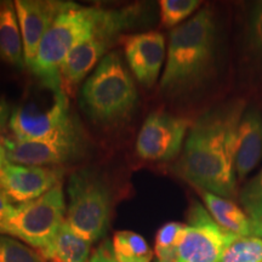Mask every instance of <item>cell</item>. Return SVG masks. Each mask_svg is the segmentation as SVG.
<instances>
[{"label": "cell", "mask_w": 262, "mask_h": 262, "mask_svg": "<svg viewBox=\"0 0 262 262\" xmlns=\"http://www.w3.org/2000/svg\"><path fill=\"white\" fill-rule=\"evenodd\" d=\"M244 110L243 101H231L195 120L176 164V172L185 181L231 201L237 196L235 155Z\"/></svg>", "instance_id": "1"}, {"label": "cell", "mask_w": 262, "mask_h": 262, "mask_svg": "<svg viewBox=\"0 0 262 262\" xmlns=\"http://www.w3.org/2000/svg\"><path fill=\"white\" fill-rule=\"evenodd\" d=\"M215 15L204 8L170 32L166 63L160 79V91L181 96L196 89L210 77L216 56Z\"/></svg>", "instance_id": "2"}, {"label": "cell", "mask_w": 262, "mask_h": 262, "mask_svg": "<svg viewBox=\"0 0 262 262\" xmlns=\"http://www.w3.org/2000/svg\"><path fill=\"white\" fill-rule=\"evenodd\" d=\"M137 104L135 81L118 51L97 64L81 89V106L94 123L116 126L127 120Z\"/></svg>", "instance_id": "3"}, {"label": "cell", "mask_w": 262, "mask_h": 262, "mask_svg": "<svg viewBox=\"0 0 262 262\" xmlns=\"http://www.w3.org/2000/svg\"><path fill=\"white\" fill-rule=\"evenodd\" d=\"M102 10L71 3L58 15L41 39L34 62L29 68L39 83L52 89H63L62 64L74 45L93 31Z\"/></svg>", "instance_id": "4"}, {"label": "cell", "mask_w": 262, "mask_h": 262, "mask_svg": "<svg viewBox=\"0 0 262 262\" xmlns=\"http://www.w3.org/2000/svg\"><path fill=\"white\" fill-rule=\"evenodd\" d=\"M67 224L89 243L106 233L112 211V196L107 183L96 171L81 169L71 175L67 186Z\"/></svg>", "instance_id": "5"}, {"label": "cell", "mask_w": 262, "mask_h": 262, "mask_svg": "<svg viewBox=\"0 0 262 262\" xmlns=\"http://www.w3.org/2000/svg\"><path fill=\"white\" fill-rule=\"evenodd\" d=\"M140 15L137 6L119 10H102L97 24L89 34L80 39L67 55L61 67L62 83L77 85L111 52L123 31L131 27Z\"/></svg>", "instance_id": "6"}, {"label": "cell", "mask_w": 262, "mask_h": 262, "mask_svg": "<svg viewBox=\"0 0 262 262\" xmlns=\"http://www.w3.org/2000/svg\"><path fill=\"white\" fill-rule=\"evenodd\" d=\"M64 195L62 185L34 201L14 206L0 222V234L10 235L38 253L44 250L64 222Z\"/></svg>", "instance_id": "7"}, {"label": "cell", "mask_w": 262, "mask_h": 262, "mask_svg": "<svg viewBox=\"0 0 262 262\" xmlns=\"http://www.w3.org/2000/svg\"><path fill=\"white\" fill-rule=\"evenodd\" d=\"M64 89L39 83L35 94L25 97L11 112L9 127L17 141L47 139L74 122Z\"/></svg>", "instance_id": "8"}, {"label": "cell", "mask_w": 262, "mask_h": 262, "mask_svg": "<svg viewBox=\"0 0 262 262\" xmlns=\"http://www.w3.org/2000/svg\"><path fill=\"white\" fill-rule=\"evenodd\" d=\"M9 163L28 166H60L84 155L86 140L77 120L47 139L17 141L2 137Z\"/></svg>", "instance_id": "9"}, {"label": "cell", "mask_w": 262, "mask_h": 262, "mask_svg": "<svg viewBox=\"0 0 262 262\" xmlns=\"http://www.w3.org/2000/svg\"><path fill=\"white\" fill-rule=\"evenodd\" d=\"M235 237L216 224L204 206L193 202L179 245L178 262H221L225 250Z\"/></svg>", "instance_id": "10"}, {"label": "cell", "mask_w": 262, "mask_h": 262, "mask_svg": "<svg viewBox=\"0 0 262 262\" xmlns=\"http://www.w3.org/2000/svg\"><path fill=\"white\" fill-rule=\"evenodd\" d=\"M189 129L186 118L163 111L148 114L136 140V153L147 162H170L182 152Z\"/></svg>", "instance_id": "11"}, {"label": "cell", "mask_w": 262, "mask_h": 262, "mask_svg": "<svg viewBox=\"0 0 262 262\" xmlns=\"http://www.w3.org/2000/svg\"><path fill=\"white\" fill-rule=\"evenodd\" d=\"M62 166H28L8 163L0 172V191L11 203L34 201L62 185Z\"/></svg>", "instance_id": "12"}, {"label": "cell", "mask_w": 262, "mask_h": 262, "mask_svg": "<svg viewBox=\"0 0 262 262\" xmlns=\"http://www.w3.org/2000/svg\"><path fill=\"white\" fill-rule=\"evenodd\" d=\"M71 2L58 0H16L22 42H24L25 62L28 68L34 62L38 48L45 33L49 31L58 15L70 6Z\"/></svg>", "instance_id": "13"}, {"label": "cell", "mask_w": 262, "mask_h": 262, "mask_svg": "<svg viewBox=\"0 0 262 262\" xmlns=\"http://www.w3.org/2000/svg\"><path fill=\"white\" fill-rule=\"evenodd\" d=\"M119 41L130 70L140 84L152 88L158 80L165 58V39L159 32L122 35Z\"/></svg>", "instance_id": "14"}, {"label": "cell", "mask_w": 262, "mask_h": 262, "mask_svg": "<svg viewBox=\"0 0 262 262\" xmlns=\"http://www.w3.org/2000/svg\"><path fill=\"white\" fill-rule=\"evenodd\" d=\"M262 160V113L256 107L245 108L238 127L235 172L244 181Z\"/></svg>", "instance_id": "15"}, {"label": "cell", "mask_w": 262, "mask_h": 262, "mask_svg": "<svg viewBox=\"0 0 262 262\" xmlns=\"http://www.w3.org/2000/svg\"><path fill=\"white\" fill-rule=\"evenodd\" d=\"M0 61L16 68L26 66L15 3L10 0L0 2Z\"/></svg>", "instance_id": "16"}, {"label": "cell", "mask_w": 262, "mask_h": 262, "mask_svg": "<svg viewBox=\"0 0 262 262\" xmlns=\"http://www.w3.org/2000/svg\"><path fill=\"white\" fill-rule=\"evenodd\" d=\"M90 245L64 221L51 243L38 254L48 262H89Z\"/></svg>", "instance_id": "17"}, {"label": "cell", "mask_w": 262, "mask_h": 262, "mask_svg": "<svg viewBox=\"0 0 262 262\" xmlns=\"http://www.w3.org/2000/svg\"><path fill=\"white\" fill-rule=\"evenodd\" d=\"M206 210L220 227L235 235H251L250 217L231 199L201 191Z\"/></svg>", "instance_id": "18"}, {"label": "cell", "mask_w": 262, "mask_h": 262, "mask_svg": "<svg viewBox=\"0 0 262 262\" xmlns=\"http://www.w3.org/2000/svg\"><path fill=\"white\" fill-rule=\"evenodd\" d=\"M112 251L118 262H150L155 256L146 239L133 231L116 232Z\"/></svg>", "instance_id": "19"}, {"label": "cell", "mask_w": 262, "mask_h": 262, "mask_svg": "<svg viewBox=\"0 0 262 262\" xmlns=\"http://www.w3.org/2000/svg\"><path fill=\"white\" fill-rule=\"evenodd\" d=\"M186 224L168 222L156 234L155 255L157 262H178V250L185 233Z\"/></svg>", "instance_id": "20"}, {"label": "cell", "mask_w": 262, "mask_h": 262, "mask_svg": "<svg viewBox=\"0 0 262 262\" xmlns=\"http://www.w3.org/2000/svg\"><path fill=\"white\" fill-rule=\"evenodd\" d=\"M221 262H262V239L237 235L225 250Z\"/></svg>", "instance_id": "21"}, {"label": "cell", "mask_w": 262, "mask_h": 262, "mask_svg": "<svg viewBox=\"0 0 262 262\" xmlns=\"http://www.w3.org/2000/svg\"><path fill=\"white\" fill-rule=\"evenodd\" d=\"M201 5L198 0H162L160 19L164 27H178L181 22L189 17Z\"/></svg>", "instance_id": "22"}, {"label": "cell", "mask_w": 262, "mask_h": 262, "mask_svg": "<svg viewBox=\"0 0 262 262\" xmlns=\"http://www.w3.org/2000/svg\"><path fill=\"white\" fill-rule=\"evenodd\" d=\"M0 262H44L38 251L10 235L0 234Z\"/></svg>", "instance_id": "23"}, {"label": "cell", "mask_w": 262, "mask_h": 262, "mask_svg": "<svg viewBox=\"0 0 262 262\" xmlns=\"http://www.w3.org/2000/svg\"><path fill=\"white\" fill-rule=\"evenodd\" d=\"M247 47L251 56L262 63V2H257L249 14Z\"/></svg>", "instance_id": "24"}, {"label": "cell", "mask_w": 262, "mask_h": 262, "mask_svg": "<svg viewBox=\"0 0 262 262\" xmlns=\"http://www.w3.org/2000/svg\"><path fill=\"white\" fill-rule=\"evenodd\" d=\"M239 199H241L247 214L262 206V168L244 186Z\"/></svg>", "instance_id": "25"}, {"label": "cell", "mask_w": 262, "mask_h": 262, "mask_svg": "<svg viewBox=\"0 0 262 262\" xmlns=\"http://www.w3.org/2000/svg\"><path fill=\"white\" fill-rule=\"evenodd\" d=\"M248 215L250 217L251 235L262 239V206L248 212Z\"/></svg>", "instance_id": "26"}, {"label": "cell", "mask_w": 262, "mask_h": 262, "mask_svg": "<svg viewBox=\"0 0 262 262\" xmlns=\"http://www.w3.org/2000/svg\"><path fill=\"white\" fill-rule=\"evenodd\" d=\"M113 251L110 243H104L93 254L89 262H113Z\"/></svg>", "instance_id": "27"}, {"label": "cell", "mask_w": 262, "mask_h": 262, "mask_svg": "<svg viewBox=\"0 0 262 262\" xmlns=\"http://www.w3.org/2000/svg\"><path fill=\"white\" fill-rule=\"evenodd\" d=\"M14 206L15 205L12 204L11 201L6 196L5 193L0 191V222L8 217L10 212L14 209Z\"/></svg>", "instance_id": "28"}, {"label": "cell", "mask_w": 262, "mask_h": 262, "mask_svg": "<svg viewBox=\"0 0 262 262\" xmlns=\"http://www.w3.org/2000/svg\"><path fill=\"white\" fill-rule=\"evenodd\" d=\"M10 107L4 98H0V131H3L6 127V125H9V120H10Z\"/></svg>", "instance_id": "29"}, {"label": "cell", "mask_w": 262, "mask_h": 262, "mask_svg": "<svg viewBox=\"0 0 262 262\" xmlns=\"http://www.w3.org/2000/svg\"><path fill=\"white\" fill-rule=\"evenodd\" d=\"M9 163L8 157H6V150L4 148V146L0 143V172L3 171V169L5 168L6 164Z\"/></svg>", "instance_id": "30"}, {"label": "cell", "mask_w": 262, "mask_h": 262, "mask_svg": "<svg viewBox=\"0 0 262 262\" xmlns=\"http://www.w3.org/2000/svg\"><path fill=\"white\" fill-rule=\"evenodd\" d=\"M113 262H118V261L116 260V258H113Z\"/></svg>", "instance_id": "31"}, {"label": "cell", "mask_w": 262, "mask_h": 262, "mask_svg": "<svg viewBox=\"0 0 262 262\" xmlns=\"http://www.w3.org/2000/svg\"><path fill=\"white\" fill-rule=\"evenodd\" d=\"M2 137H3V136H0V140H2Z\"/></svg>", "instance_id": "32"}]
</instances>
